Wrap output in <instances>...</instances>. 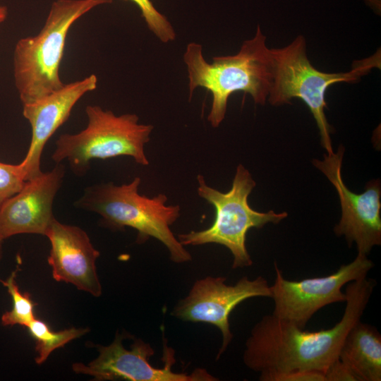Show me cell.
I'll return each mask as SVG.
<instances>
[{
  "label": "cell",
  "mask_w": 381,
  "mask_h": 381,
  "mask_svg": "<svg viewBox=\"0 0 381 381\" xmlns=\"http://www.w3.org/2000/svg\"><path fill=\"white\" fill-rule=\"evenodd\" d=\"M261 381H325L323 373L317 370H292L281 373L260 375Z\"/></svg>",
  "instance_id": "20"
},
{
  "label": "cell",
  "mask_w": 381,
  "mask_h": 381,
  "mask_svg": "<svg viewBox=\"0 0 381 381\" xmlns=\"http://www.w3.org/2000/svg\"><path fill=\"white\" fill-rule=\"evenodd\" d=\"M85 114L87 124L83 130L64 133L56 141L52 155L56 164L66 159L78 176L87 174L94 159L128 156L137 164H149L145 145L150 140L152 125L140 123L136 114L116 115L97 105H87Z\"/></svg>",
  "instance_id": "6"
},
{
  "label": "cell",
  "mask_w": 381,
  "mask_h": 381,
  "mask_svg": "<svg viewBox=\"0 0 381 381\" xmlns=\"http://www.w3.org/2000/svg\"><path fill=\"white\" fill-rule=\"evenodd\" d=\"M129 337L117 332L108 346L97 345L98 356L87 365L75 363L72 368L75 373L88 375L95 380L129 381H214L217 380L205 370L197 368L191 374L175 373L171 369L175 360L173 349L164 345L165 365L162 368L152 366L149 358L155 351L150 344L135 339L130 349L123 345Z\"/></svg>",
  "instance_id": "9"
},
{
  "label": "cell",
  "mask_w": 381,
  "mask_h": 381,
  "mask_svg": "<svg viewBox=\"0 0 381 381\" xmlns=\"http://www.w3.org/2000/svg\"><path fill=\"white\" fill-rule=\"evenodd\" d=\"M339 358L360 381L381 380V335L377 329L358 321L348 332Z\"/></svg>",
  "instance_id": "15"
},
{
  "label": "cell",
  "mask_w": 381,
  "mask_h": 381,
  "mask_svg": "<svg viewBox=\"0 0 381 381\" xmlns=\"http://www.w3.org/2000/svg\"><path fill=\"white\" fill-rule=\"evenodd\" d=\"M25 183L20 164L0 162V207L18 193Z\"/></svg>",
  "instance_id": "19"
},
{
  "label": "cell",
  "mask_w": 381,
  "mask_h": 381,
  "mask_svg": "<svg viewBox=\"0 0 381 381\" xmlns=\"http://www.w3.org/2000/svg\"><path fill=\"white\" fill-rule=\"evenodd\" d=\"M7 14V8L4 6H0V25L6 20Z\"/></svg>",
  "instance_id": "22"
},
{
  "label": "cell",
  "mask_w": 381,
  "mask_h": 381,
  "mask_svg": "<svg viewBox=\"0 0 381 381\" xmlns=\"http://www.w3.org/2000/svg\"><path fill=\"white\" fill-rule=\"evenodd\" d=\"M97 78L92 74L66 83L58 90L30 104L23 105V115L31 126L32 136L28 152L19 164L25 180L42 173L41 157L47 142L64 123L78 101L96 89Z\"/></svg>",
  "instance_id": "13"
},
{
  "label": "cell",
  "mask_w": 381,
  "mask_h": 381,
  "mask_svg": "<svg viewBox=\"0 0 381 381\" xmlns=\"http://www.w3.org/2000/svg\"><path fill=\"white\" fill-rule=\"evenodd\" d=\"M373 263L366 255H357L350 263L342 265L335 272L325 277L300 281L286 279L274 262L275 279L270 286L274 301L272 313L301 329L322 308L337 302L346 301L341 288L352 281L367 277Z\"/></svg>",
  "instance_id": "8"
},
{
  "label": "cell",
  "mask_w": 381,
  "mask_h": 381,
  "mask_svg": "<svg viewBox=\"0 0 381 381\" xmlns=\"http://www.w3.org/2000/svg\"><path fill=\"white\" fill-rule=\"evenodd\" d=\"M207 62L201 44L190 42L183 54L187 66L189 99L199 87L207 90L212 102L207 120L213 128L224 120L229 97L242 91L254 102L264 105L272 83V63L266 37L258 25L253 37L243 42L238 53L215 56Z\"/></svg>",
  "instance_id": "2"
},
{
  "label": "cell",
  "mask_w": 381,
  "mask_h": 381,
  "mask_svg": "<svg viewBox=\"0 0 381 381\" xmlns=\"http://www.w3.org/2000/svg\"><path fill=\"white\" fill-rule=\"evenodd\" d=\"M375 284L367 277L349 282L342 318L329 329L308 332L273 314L263 316L246 341L243 363L260 375L292 370L325 373L339 358L349 330L361 320Z\"/></svg>",
  "instance_id": "1"
},
{
  "label": "cell",
  "mask_w": 381,
  "mask_h": 381,
  "mask_svg": "<svg viewBox=\"0 0 381 381\" xmlns=\"http://www.w3.org/2000/svg\"><path fill=\"white\" fill-rule=\"evenodd\" d=\"M272 83L267 98L274 106L291 103L294 98L305 102L312 113L320 131L322 146L327 155L334 152L330 138L331 126L325 110L327 107L325 93L329 86L338 83H355L372 68L380 67V54L362 61L348 72L325 73L315 68L307 56L306 42L297 36L288 45L270 48Z\"/></svg>",
  "instance_id": "5"
},
{
  "label": "cell",
  "mask_w": 381,
  "mask_h": 381,
  "mask_svg": "<svg viewBox=\"0 0 381 381\" xmlns=\"http://www.w3.org/2000/svg\"><path fill=\"white\" fill-rule=\"evenodd\" d=\"M4 240L1 236H0V261H1V259L2 258V250H3V242H4Z\"/></svg>",
  "instance_id": "23"
},
{
  "label": "cell",
  "mask_w": 381,
  "mask_h": 381,
  "mask_svg": "<svg viewBox=\"0 0 381 381\" xmlns=\"http://www.w3.org/2000/svg\"><path fill=\"white\" fill-rule=\"evenodd\" d=\"M344 152L340 145L336 153L325 155L322 161L314 159L313 164L327 177L339 195L341 217L334 233L344 236L349 247L355 243L358 254L367 256L375 246L381 244L380 184L378 180H372L362 193L350 190L341 174Z\"/></svg>",
  "instance_id": "11"
},
{
  "label": "cell",
  "mask_w": 381,
  "mask_h": 381,
  "mask_svg": "<svg viewBox=\"0 0 381 381\" xmlns=\"http://www.w3.org/2000/svg\"><path fill=\"white\" fill-rule=\"evenodd\" d=\"M112 0H56L44 26L34 36L20 39L13 52L14 83L23 105L61 88L59 70L72 25L95 7Z\"/></svg>",
  "instance_id": "4"
},
{
  "label": "cell",
  "mask_w": 381,
  "mask_h": 381,
  "mask_svg": "<svg viewBox=\"0 0 381 381\" xmlns=\"http://www.w3.org/2000/svg\"><path fill=\"white\" fill-rule=\"evenodd\" d=\"M325 381H360L352 369L339 358L325 372Z\"/></svg>",
  "instance_id": "21"
},
{
  "label": "cell",
  "mask_w": 381,
  "mask_h": 381,
  "mask_svg": "<svg viewBox=\"0 0 381 381\" xmlns=\"http://www.w3.org/2000/svg\"><path fill=\"white\" fill-rule=\"evenodd\" d=\"M61 163L26 181L23 188L0 207V236L22 234L45 236L55 219L53 205L65 176Z\"/></svg>",
  "instance_id": "12"
},
{
  "label": "cell",
  "mask_w": 381,
  "mask_h": 381,
  "mask_svg": "<svg viewBox=\"0 0 381 381\" xmlns=\"http://www.w3.org/2000/svg\"><path fill=\"white\" fill-rule=\"evenodd\" d=\"M18 267L13 270L6 280H1L2 284L6 287L13 301V308L11 310L5 312L1 318L3 326H13L19 325L27 327L35 318L34 308L37 305L32 300L28 292L22 293L16 283V274Z\"/></svg>",
  "instance_id": "17"
},
{
  "label": "cell",
  "mask_w": 381,
  "mask_h": 381,
  "mask_svg": "<svg viewBox=\"0 0 381 381\" xmlns=\"http://www.w3.org/2000/svg\"><path fill=\"white\" fill-rule=\"evenodd\" d=\"M135 4L140 10L149 30L162 42L167 43L176 38L174 29L165 16L155 7L151 0H123Z\"/></svg>",
  "instance_id": "18"
},
{
  "label": "cell",
  "mask_w": 381,
  "mask_h": 381,
  "mask_svg": "<svg viewBox=\"0 0 381 381\" xmlns=\"http://www.w3.org/2000/svg\"><path fill=\"white\" fill-rule=\"evenodd\" d=\"M45 236L51 243L47 258L53 278L73 284L78 289L94 296L102 294L96 269L99 252L93 246L87 233L77 226L62 224L56 218Z\"/></svg>",
  "instance_id": "14"
},
{
  "label": "cell",
  "mask_w": 381,
  "mask_h": 381,
  "mask_svg": "<svg viewBox=\"0 0 381 381\" xmlns=\"http://www.w3.org/2000/svg\"><path fill=\"white\" fill-rule=\"evenodd\" d=\"M197 179L198 194L214 207V220L206 229L179 234L178 240L183 246L222 245L233 255L234 269L250 266L253 261L246 246L249 229H260L268 223L278 224L287 217V213L273 210L260 212L250 207L248 198L255 182L241 164L238 165L231 188L226 193L207 185L202 175H198Z\"/></svg>",
  "instance_id": "7"
},
{
  "label": "cell",
  "mask_w": 381,
  "mask_h": 381,
  "mask_svg": "<svg viewBox=\"0 0 381 381\" xmlns=\"http://www.w3.org/2000/svg\"><path fill=\"white\" fill-rule=\"evenodd\" d=\"M140 177L128 183L113 182L87 186L74 202L75 207L93 212L101 217V225L113 231L131 227L137 231V243L154 238L163 243L176 263L191 260L190 253L172 233L170 226L180 217L179 205H167L168 198L159 193L152 198L140 195Z\"/></svg>",
  "instance_id": "3"
},
{
  "label": "cell",
  "mask_w": 381,
  "mask_h": 381,
  "mask_svg": "<svg viewBox=\"0 0 381 381\" xmlns=\"http://www.w3.org/2000/svg\"><path fill=\"white\" fill-rule=\"evenodd\" d=\"M26 328L35 341V351L37 353L35 363L39 365L44 363L52 351L90 331L87 327H71L54 332L44 321L37 318L30 322Z\"/></svg>",
  "instance_id": "16"
},
{
  "label": "cell",
  "mask_w": 381,
  "mask_h": 381,
  "mask_svg": "<svg viewBox=\"0 0 381 381\" xmlns=\"http://www.w3.org/2000/svg\"><path fill=\"white\" fill-rule=\"evenodd\" d=\"M226 280L224 277L209 276L196 281L188 296L179 301L171 313L183 321L209 323L220 330L222 344L217 359L233 339L229 320L233 310L250 298H271L270 286L262 276L255 279L243 277L234 285H227Z\"/></svg>",
  "instance_id": "10"
}]
</instances>
